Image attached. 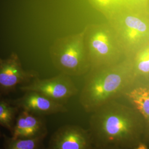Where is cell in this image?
<instances>
[{
  "label": "cell",
  "instance_id": "6da1fadb",
  "mask_svg": "<svg viewBox=\"0 0 149 149\" xmlns=\"http://www.w3.org/2000/svg\"><path fill=\"white\" fill-rule=\"evenodd\" d=\"M91 129L102 146L134 149L146 139L144 118L135 108L117 104H103L92 116Z\"/></svg>",
  "mask_w": 149,
  "mask_h": 149
},
{
  "label": "cell",
  "instance_id": "7a4b0ae2",
  "mask_svg": "<svg viewBox=\"0 0 149 149\" xmlns=\"http://www.w3.org/2000/svg\"><path fill=\"white\" fill-rule=\"evenodd\" d=\"M124 75L109 71L91 80L83 92L82 103L88 110L97 109L122 90L125 85Z\"/></svg>",
  "mask_w": 149,
  "mask_h": 149
},
{
  "label": "cell",
  "instance_id": "3957f363",
  "mask_svg": "<svg viewBox=\"0 0 149 149\" xmlns=\"http://www.w3.org/2000/svg\"><path fill=\"white\" fill-rule=\"evenodd\" d=\"M84 33L59 39L50 49L54 64L66 74L77 73L85 62Z\"/></svg>",
  "mask_w": 149,
  "mask_h": 149
},
{
  "label": "cell",
  "instance_id": "277c9868",
  "mask_svg": "<svg viewBox=\"0 0 149 149\" xmlns=\"http://www.w3.org/2000/svg\"><path fill=\"white\" fill-rule=\"evenodd\" d=\"M35 71L24 69L19 56L12 52L7 58H0V92L8 93L27 85L37 77Z\"/></svg>",
  "mask_w": 149,
  "mask_h": 149
},
{
  "label": "cell",
  "instance_id": "5b68a950",
  "mask_svg": "<svg viewBox=\"0 0 149 149\" xmlns=\"http://www.w3.org/2000/svg\"><path fill=\"white\" fill-rule=\"evenodd\" d=\"M19 89L24 92H36L60 103L72 96L76 91L71 81L64 75L48 79L37 77L27 85L20 86Z\"/></svg>",
  "mask_w": 149,
  "mask_h": 149
},
{
  "label": "cell",
  "instance_id": "8992f818",
  "mask_svg": "<svg viewBox=\"0 0 149 149\" xmlns=\"http://www.w3.org/2000/svg\"><path fill=\"white\" fill-rule=\"evenodd\" d=\"M12 102L21 110L39 116L66 111V108L61 103L33 91L25 92L22 97Z\"/></svg>",
  "mask_w": 149,
  "mask_h": 149
},
{
  "label": "cell",
  "instance_id": "52a82bcc",
  "mask_svg": "<svg viewBox=\"0 0 149 149\" xmlns=\"http://www.w3.org/2000/svg\"><path fill=\"white\" fill-rule=\"evenodd\" d=\"M90 137L82 129L66 125L59 129L52 136L50 149H88Z\"/></svg>",
  "mask_w": 149,
  "mask_h": 149
},
{
  "label": "cell",
  "instance_id": "ba28073f",
  "mask_svg": "<svg viewBox=\"0 0 149 149\" xmlns=\"http://www.w3.org/2000/svg\"><path fill=\"white\" fill-rule=\"evenodd\" d=\"M46 134L42 116L21 109L16 118L11 136L14 139L44 138Z\"/></svg>",
  "mask_w": 149,
  "mask_h": 149
},
{
  "label": "cell",
  "instance_id": "9c48e42d",
  "mask_svg": "<svg viewBox=\"0 0 149 149\" xmlns=\"http://www.w3.org/2000/svg\"><path fill=\"white\" fill-rule=\"evenodd\" d=\"M88 48L93 58L106 60L115 52V42L111 32L106 28L93 29L88 37Z\"/></svg>",
  "mask_w": 149,
  "mask_h": 149
},
{
  "label": "cell",
  "instance_id": "30bf717a",
  "mask_svg": "<svg viewBox=\"0 0 149 149\" xmlns=\"http://www.w3.org/2000/svg\"><path fill=\"white\" fill-rule=\"evenodd\" d=\"M129 99L144 118L146 127V139L149 140V88L139 87L128 93Z\"/></svg>",
  "mask_w": 149,
  "mask_h": 149
},
{
  "label": "cell",
  "instance_id": "8fae6325",
  "mask_svg": "<svg viewBox=\"0 0 149 149\" xmlns=\"http://www.w3.org/2000/svg\"><path fill=\"white\" fill-rule=\"evenodd\" d=\"M21 109L15 105L12 100L0 99V125L12 134L16 118Z\"/></svg>",
  "mask_w": 149,
  "mask_h": 149
},
{
  "label": "cell",
  "instance_id": "7c38bea8",
  "mask_svg": "<svg viewBox=\"0 0 149 149\" xmlns=\"http://www.w3.org/2000/svg\"><path fill=\"white\" fill-rule=\"evenodd\" d=\"M124 33L129 41L135 42L148 31L146 24L135 16H128L124 21Z\"/></svg>",
  "mask_w": 149,
  "mask_h": 149
},
{
  "label": "cell",
  "instance_id": "4fadbf2b",
  "mask_svg": "<svg viewBox=\"0 0 149 149\" xmlns=\"http://www.w3.org/2000/svg\"><path fill=\"white\" fill-rule=\"evenodd\" d=\"M4 149H41L44 138L14 139L3 135Z\"/></svg>",
  "mask_w": 149,
  "mask_h": 149
},
{
  "label": "cell",
  "instance_id": "5bb4252c",
  "mask_svg": "<svg viewBox=\"0 0 149 149\" xmlns=\"http://www.w3.org/2000/svg\"><path fill=\"white\" fill-rule=\"evenodd\" d=\"M136 67L139 71L143 74L149 73V46L139 54L136 59Z\"/></svg>",
  "mask_w": 149,
  "mask_h": 149
},
{
  "label": "cell",
  "instance_id": "9a60e30c",
  "mask_svg": "<svg viewBox=\"0 0 149 149\" xmlns=\"http://www.w3.org/2000/svg\"><path fill=\"white\" fill-rule=\"evenodd\" d=\"M133 149H149V148L146 144L144 143L143 142H142V143H140V144H139Z\"/></svg>",
  "mask_w": 149,
  "mask_h": 149
},
{
  "label": "cell",
  "instance_id": "2e32d148",
  "mask_svg": "<svg viewBox=\"0 0 149 149\" xmlns=\"http://www.w3.org/2000/svg\"><path fill=\"white\" fill-rule=\"evenodd\" d=\"M98 2H100L101 3H106L109 0H97Z\"/></svg>",
  "mask_w": 149,
  "mask_h": 149
},
{
  "label": "cell",
  "instance_id": "e0dca14e",
  "mask_svg": "<svg viewBox=\"0 0 149 149\" xmlns=\"http://www.w3.org/2000/svg\"><path fill=\"white\" fill-rule=\"evenodd\" d=\"M111 149H123V148H112Z\"/></svg>",
  "mask_w": 149,
  "mask_h": 149
},
{
  "label": "cell",
  "instance_id": "ac0fdd59",
  "mask_svg": "<svg viewBox=\"0 0 149 149\" xmlns=\"http://www.w3.org/2000/svg\"><path fill=\"white\" fill-rule=\"evenodd\" d=\"M1 136H2V135H1V132H0V137H1Z\"/></svg>",
  "mask_w": 149,
  "mask_h": 149
}]
</instances>
